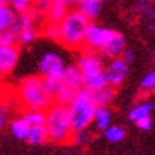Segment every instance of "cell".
Instances as JSON below:
<instances>
[{
    "mask_svg": "<svg viewBox=\"0 0 155 155\" xmlns=\"http://www.w3.org/2000/svg\"><path fill=\"white\" fill-rule=\"evenodd\" d=\"M17 101L26 110H44L54 104V97L48 91L43 77L33 75L27 77L20 83L17 88Z\"/></svg>",
    "mask_w": 155,
    "mask_h": 155,
    "instance_id": "cell-1",
    "label": "cell"
},
{
    "mask_svg": "<svg viewBox=\"0 0 155 155\" xmlns=\"http://www.w3.org/2000/svg\"><path fill=\"white\" fill-rule=\"evenodd\" d=\"M60 40L58 41L67 48L77 50L83 48L84 37L90 26V19L80 10H68L66 17L60 21Z\"/></svg>",
    "mask_w": 155,
    "mask_h": 155,
    "instance_id": "cell-2",
    "label": "cell"
},
{
    "mask_svg": "<svg viewBox=\"0 0 155 155\" xmlns=\"http://www.w3.org/2000/svg\"><path fill=\"white\" fill-rule=\"evenodd\" d=\"M77 66L81 71V87L97 91L108 85L104 61L97 51L84 50L77 58Z\"/></svg>",
    "mask_w": 155,
    "mask_h": 155,
    "instance_id": "cell-3",
    "label": "cell"
},
{
    "mask_svg": "<svg viewBox=\"0 0 155 155\" xmlns=\"http://www.w3.org/2000/svg\"><path fill=\"white\" fill-rule=\"evenodd\" d=\"M46 128L48 132V140L57 144H64L71 141V137L74 134L68 107L53 104L46 111Z\"/></svg>",
    "mask_w": 155,
    "mask_h": 155,
    "instance_id": "cell-4",
    "label": "cell"
},
{
    "mask_svg": "<svg viewBox=\"0 0 155 155\" xmlns=\"http://www.w3.org/2000/svg\"><path fill=\"white\" fill-rule=\"evenodd\" d=\"M95 110H97V104L94 101L93 91L80 87L77 90L74 101L68 105L73 130L74 131L87 130V127L94 121Z\"/></svg>",
    "mask_w": 155,
    "mask_h": 155,
    "instance_id": "cell-5",
    "label": "cell"
},
{
    "mask_svg": "<svg viewBox=\"0 0 155 155\" xmlns=\"http://www.w3.org/2000/svg\"><path fill=\"white\" fill-rule=\"evenodd\" d=\"M114 33L115 31L111 30V28H105V27L98 26V24L90 23L88 28H87V33H85V37H84L83 48L88 50V51H100V48L111 38V36Z\"/></svg>",
    "mask_w": 155,
    "mask_h": 155,
    "instance_id": "cell-6",
    "label": "cell"
},
{
    "mask_svg": "<svg viewBox=\"0 0 155 155\" xmlns=\"http://www.w3.org/2000/svg\"><path fill=\"white\" fill-rule=\"evenodd\" d=\"M128 73V64L122 60L121 57H115L111 60V63L108 64L105 68V77H107V83L111 87H118L122 84V81L125 80Z\"/></svg>",
    "mask_w": 155,
    "mask_h": 155,
    "instance_id": "cell-7",
    "label": "cell"
},
{
    "mask_svg": "<svg viewBox=\"0 0 155 155\" xmlns=\"http://www.w3.org/2000/svg\"><path fill=\"white\" fill-rule=\"evenodd\" d=\"M19 61V48L16 44L3 46L0 44V78L6 77L14 70Z\"/></svg>",
    "mask_w": 155,
    "mask_h": 155,
    "instance_id": "cell-8",
    "label": "cell"
},
{
    "mask_svg": "<svg viewBox=\"0 0 155 155\" xmlns=\"http://www.w3.org/2000/svg\"><path fill=\"white\" fill-rule=\"evenodd\" d=\"M64 61L57 53H46L40 60V73L46 75H60L64 68Z\"/></svg>",
    "mask_w": 155,
    "mask_h": 155,
    "instance_id": "cell-9",
    "label": "cell"
},
{
    "mask_svg": "<svg viewBox=\"0 0 155 155\" xmlns=\"http://www.w3.org/2000/svg\"><path fill=\"white\" fill-rule=\"evenodd\" d=\"M124 50H125V38L121 33L115 31L111 38L100 48V54L105 58H115L121 56Z\"/></svg>",
    "mask_w": 155,
    "mask_h": 155,
    "instance_id": "cell-10",
    "label": "cell"
},
{
    "mask_svg": "<svg viewBox=\"0 0 155 155\" xmlns=\"http://www.w3.org/2000/svg\"><path fill=\"white\" fill-rule=\"evenodd\" d=\"M67 13H68V6L61 3V2L51 0L50 6L46 10V23L60 24V21L66 17Z\"/></svg>",
    "mask_w": 155,
    "mask_h": 155,
    "instance_id": "cell-11",
    "label": "cell"
},
{
    "mask_svg": "<svg viewBox=\"0 0 155 155\" xmlns=\"http://www.w3.org/2000/svg\"><path fill=\"white\" fill-rule=\"evenodd\" d=\"M61 80L66 85L71 88L78 90L81 87V71L77 64H70V66H64L61 71Z\"/></svg>",
    "mask_w": 155,
    "mask_h": 155,
    "instance_id": "cell-12",
    "label": "cell"
},
{
    "mask_svg": "<svg viewBox=\"0 0 155 155\" xmlns=\"http://www.w3.org/2000/svg\"><path fill=\"white\" fill-rule=\"evenodd\" d=\"M26 141L31 145H40V144H44L46 141H48V132L46 128V124L31 125Z\"/></svg>",
    "mask_w": 155,
    "mask_h": 155,
    "instance_id": "cell-13",
    "label": "cell"
},
{
    "mask_svg": "<svg viewBox=\"0 0 155 155\" xmlns=\"http://www.w3.org/2000/svg\"><path fill=\"white\" fill-rule=\"evenodd\" d=\"M30 128H31V124L24 118V115L13 120L12 124H10V131L17 140H27Z\"/></svg>",
    "mask_w": 155,
    "mask_h": 155,
    "instance_id": "cell-14",
    "label": "cell"
},
{
    "mask_svg": "<svg viewBox=\"0 0 155 155\" xmlns=\"http://www.w3.org/2000/svg\"><path fill=\"white\" fill-rule=\"evenodd\" d=\"M77 6H78V10L90 20H94L101 10V2L100 0H80Z\"/></svg>",
    "mask_w": 155,
    "mask_h": 155,
    "instance_id": "cell-15",
    "label": "cell"
},
{
    "mask_svg": "<svg viewBox=\"0 0 155 155\" xmlns=\"http://www.w3.org/2000/svg\"><path fill=\"white\" fill-rule=\"evenodd\" d=\"M95 127L100 131H105L110 125H111V111L108 110L107 107H103V105H98L97 110H95L94 114V121Z\"/></svg>",
    "mask_w": 155,
    "mask_h": 155,
    "instance_id": "cell-16",
    "label": "cell"
},
{
    "mask_svg": "<svg viewBox=\"0 0 155 155\" xmlns=\"http://www.w3.org/2000/svg\"><path fill=\"white\" fill-rule=\"evenodd\" d=\"M16 12L9 5H0V34L13 26Z\"/></svg>",
    "mask_w": 155,
    "mask_h": 155,
    "instance_id": "cell-17",
    "label": "cell"
},
{
    "mask_svg": "<svg viewBox=\"0 0 155 155\" xmlns=\"http://www.w3.org/2000/svg\"><path fill=\"white\" fill-rule=\"evenodd\" d=\"M93 95H94V101L97 104V107L98 105L107 107L114 98V87L105 85V87L97 90V91H93Z\"/></svg>",
    "mask_w": 155,
    "mask_h": 155,
    "instance_id": "cell-18",
    "label": "cell"
},
{
    "mask_svg": "<svg viewBox=\"0 0 155 155\" xmlns=\"http://www.w3.org/2000/svg\"><path fill=\"white\" fill-rule=\"evenodd\" d=\"M75 94H77V90L71 88L68 85H64L63 88L54 95V103L60 104V105H64V107H68L75 98Z\"/></svg>",
    "mask_w": 155,
    "mask_h": 155,
    "instance_id": "cell-19",
    "label": "cell"
},
{
    "mask_svg": "<svg viewBox=\"0 0 155 155\" xmlns=\"http://www.w3.org/2000/svg\"><path fill=\"white\" fill-rule=\"evenodd\" d=\"M152 110H154V104L150 103V101H145V103H142L132 108L131 111H130V114H128V118L131 121H137L138 118L145 117V115H151Z\"/></svg>",
    "mask_w": 155,
    "mask_h": 155,
    "instance_id": "cell-20",
    "label": "cell"
},
{
    "mask_svg": "<svg viewBox=\"0 0 155 155\" xmlns=\"http://www.w3.org/2000/svg\"><path fill=\"white\" fill-rule=\"evenodd\" d=\"M44 81H46V85H47L48 91L51 93L53 97L66 85L63 83V80H61V75H46V77H44Z\"/></svg>",
    "mask_w": 155,
    "mask_h": 155,
    "instance_id": "cell-21",
    "label": "cell"
},
{
    "mask_svg": "<svg viewBox=\"0 0 155 155\" xmlns=\"http://www.w3.org/2000/svg\"><path fill=\"white\" fill-rule=\"evenodd\" d=\"M24 118H26L31 125L44 124V122H46V111H44V110H26Z\"/></svg>",
    "mask_w": 155,
    "mask_h": 155,
    "instance_id": "cell-22",
    "label": "cell"
},
{
    "mask_svg": "<svg viewBox=\"0 0 155 155\" xmlns=\"http://www.w3.org/2000/svg\"><path fill=\"white\" fill-rule=\"evenodd\" d=\"M125 137V130L122 127H118V125H110V127L105 130V138L111 142H120L124 140Z\"/></svg>",
    "mask_w": 155,
    "mask_h": 155,
    "instance_id": "cell-23",
    "label": "cell"
},
{
    "mask_svg": "<svg viewBox=\"0 0 155 155\" xmlns=\"http://www.w3.org/2000/svg\"><path fill=\"white\" fill-rule=\"evenodd\" d=\"M9 5L16 13L20 14V13L30 12V10L33 9L34 0H10Z\"/></svg>",
    "mask_w": 155,
    "mask_h": 155,
    "instance_id": "cell-24",
    "label": "cell"
},
{
    "mask_svg": "<svg viewBox=\"0 0 155 155\" xmlns=\"http://www.w3.org/2000/svg\"><path fill=\"white\" fill-rule=\"evenodd\" d=\"M38 30L37 28H30V30H24L20 34H17V43H21V44H28L31 43L34 38L37 37Z\"/></svg>",
    "mask_w": 155,
    "mask_h": 155,
    "instance_id": "cell-25",
    "label": "cell"
},
{
    "mask_svg": "<svg viewBox=\"0 0 155 155\" xmlns=\"http://www.w3.org/2000/svg\"><path fill=\"white\" fill-rule=\"evenodd\" d=\"M44 34L51 40H60V26L56 23H46L44 26Z\"/></svg>",
    "mask_w": 155,
    "mask_h": 155,
    "instance_id": "cell-26",
    "label": "cell"
},
{
    "mask_svg": "<svg viewBox=\"0 0 155 155\" xmlns=\"http://www.w3.org/2000/svg\"><path fill=\"white\" fill-rule=\"evenodd\" d=\"M17 43V36L13 33L12 28H7L3 33L0 34V44L3 46H13Z\"/></svg>",
    "mask_w": 155,
    "mask_h": 155,
    "instance_id": "cell-27",
    "label": "cell"
},
{
    "mask_svg": "<svg viewBox=\"0 0 155 155\" xmlns=\"http://www.w3.org/2000/svg\"><path fill=\"white\" fill-rule=\"evenodd\" d=\"M141 88L144 91H154L155 90V70L147 74L141 81Z\"/></svg>",
    "mask_w": 155,
    "mask_h": 155,
    "instance_id": "cell-28",
    "label": "cell"
},
{
    "mask_svg": "<svg viewBox=\"0 0 155 155\" xmlns=\"http://www.w3.org/2000/svg\"><path fill=\"white\" fill-rule=\"evenodd\" d=\"M137 124V127L142 130V131H150L152 128V120H151V115H145V117L138 118L137 121H134Z\"/></svg>",
    "mask_w": 155,
    "mask_h": 155,
    "instance_id": "cell-29",
    "label": "cell"
},
{
    "mask_svg": "<svg viewBox=\"0 0 155 155\" xmlns=\"http://www.w3.org/2000/svg\"><path fill=\"white\" fill-rule=\"evenodd\" d=\"M9 120V107L0 103V128H3Z\"/></svg>",
    "mask_w": 155,
    "mask_h": 155,
    "instance_id": "cell-30",
    "label": "cell"
},
{
    "mask_svg": "<svg viewBox=\"0 0 155 155\" xmlns=\"http://www.w3.org/2000/svg\"><path fill=\"white\" fill-rule=\"evenodd\" d=\"M85 130H80V131H74L71 140L74 142H78V144H83V142L87 141V134H85Z\"/></svg>",
    "mask_w": 155,
    "mask_h": 155,
    "instance_id": "cell-31",
    "label": "cell"
},
{
    "mask_svg": "<svg viewBox=\"0 0 155 155\" xmlns=\"http://www.w3.org/2000/svg\"><path fill=\"white\" fill-rule=\"evenodd\" d=\"M121 58L125 61L127 64H130V63H132V61H134V53H132L131 50H124V51H122V54H121Z\"/></svg>",
    "mask_w": 155,
    "mask_h": 155,
    "instance_id": "cell-32",
    "label": "cell"
},
{
    "mask_svg": "<svg viewBox=\"0 0 155 155\" xmlns=\"http://www.w3.org/2000/svg\"><path fill=\"white\" fill-rule=\"evenodd\" d=\"M56 2H61V3H64V5H67L70 7V6H77L80 0H56Z\"/></svg>",
    "mask_w": 155,
    "mask_h": 155,
    "instance_id": "cell-33",
    "label": "cell"
},
{
    "mask_svg": "<svg viewBox=\"0 0 155 155\" xmlns=\"http://www.w3.org/2000/svg\"><path fill=\"white\" fill-rule=\"evenodd\" d=\"M10 0H0V5H9Z\"/></svg>",
    "mask_w": 155,
    "mask_h": 155,
    "instance_id": "cell-34",
    "label": "cell"
},
{
    "mask_svg": "<svg viewBox=\"0 0 155 155\" xmlns=\"http://www.w3.org/2000/svg\"><path fill=\"white\" fill-rule=\"evenodd\" d=\"M2 101H3V91L0 90V103H2Z\"/></svg>",
    "mask_w": 155,
    "mask_h": 155,
    "instance_id": "cell-35",
    "label": "cell"
},
{
    "mask_svg": "<svg viewBox=\"0 0 155 155\" xmlns=\"http://www.w3.org/2000/svg\"><path fill=\"white\" fill-rule=\"evenodd\" d=\"M152 60L155 61V50H154V51H152Z\"/></svg>",
    "mask_w": 155,
    "mask_h": 155,
    "instance_id": "cell-36",
    "label": "cell"
},
{
    "mask_svg": "<svg viewBox=\"0 0 155 155\" xmlns=\"http://www.w3.org/2000/svg\"><path fill=\"white\" fill-rule=\"evenodd\" d=\"M100 2H101V0H100Z\"/></svg>",
    "mask_w": 155,
    "mask_h": 155,
    "instance_id": "cell-37",
    "label": "cell"
},
{
    "mask_svg": "<svg viewBox=\"0 0 155 155\" xmlns=\"http://www.w3.org/2000/svg\"><path fill=\"white\" fill-rule=\"evenodd\" d=\"M34 2H36V0H34Z\"/></svg>",
    "mask_w": 155,
    "mask_h": 155,
    "instance_id": "cell-38",
    "label": "cell"
}]
</instances>
